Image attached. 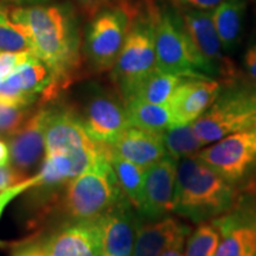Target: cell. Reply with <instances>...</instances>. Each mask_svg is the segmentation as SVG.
I'll use <instances>...</instances> for the list:
<instances>
[{"instance_id":"obj_5","label":"cell","mask_w":256,"mask_h":256,"mask_svg":"<svg viewBox=\"0 0 256 256\" xmlns=\"http://www.w3.org/2000/svg\"><path fill=\"white\" fill-rule=\"evenodd\" d=\"M156 69L171 75L212 78V70L188 37L182 17L165 8L154 14Z\"/></svg>"},{"instance_id":"obj_4","label":"cell","mask_w":256,"mask_h":256,"mask_svg":"<svg viewBox=\"0 0 256 256\" xmlns=\"http://www.w3.org/2000/svg\"><path fill=\"white\" fill-rule=\"evenodd\" d=\"M192 127L204 146L256 127V86L236 83L222 88L206 113L192 122Z\"/></svg>"},{"instance_id":"obj_20","label":"cell","mask_w":256,"mask_h":256,"mask_svg":"<svg viewBox=\"0 0 256 256\" xmlns=\"http://www.w3.org/2000/svg\"><path fill=\"white\" fill-rule=\"evenodd\" d=\"M186 78L171 75L156 69L154 72L140 81L124 101L142 100L156 104H168L178 86Z\"/></svg>"},{"instance_id":"obj_19","label":"cell","mask_w":256,"mask_h":256,"mask_svg":"<svg viewBox=\"0 0 256 256\" xmlns=\"http://www.w3.org/2000/svg\"><path fill=\"white\" fill-rule=\"evenodd\" d=\"M112 148L116 154L144 168H148L168 156L162 133L148 132L133 126L128 127L112 144Z\"/></svg>"},{"instance_id":"obj_7","label":"cell","mask_w":256,"mask_h":256,"mask_svg":"<svg viewBox=\"0 0 256 256\" xmlns=\"http://www.w3.org/2000/svg\"><path fill=\"white\" fill-rule=\"evenodd\" d=\"M156 69L154 16L138 17L130 25L112 78L124 98Z\"/></svg>"},{"instance_id":"obj_12","label":"cell","mask_w":256,"mask_h":256,"mask_svg":"<svg viewBox=\"0 0 256 256\" xmlns=\"http://www.w3.org/2000/svg\"><path fill=\"white\" fill-rule=\"evenodd\" d=\"M102 256H133L142 220L127 197L98 218Z\"/></svg>"},{"instance_id":"obj_33","label":"cell","mask_w":256,"mask_h":256,"mask_svg":"<svg viewBox=\"0 0 256 256\" xmlns=\"http://www.w3.org/2000/svg\"><path fill=\"white\" fill-rule=\"evenodd\" d=\"M244 68L247 74L256 86V42L248 48L247 52L244 54Z\"/></svg>"},{"instance_id":"obj_16","label":"cell","mask_w":256,"mask_h":256,"mask_svg":"<svg viewBox=\"0 0 256 256\" xmlns=\"http://www.w3.org/2000/svg\"><path fill=\"white\" fill-rule=\"evenodd\" d=\"M182 20L194 48L212 70L214 75L228 72V64L223 57L224 49L214 24L212 10L183 8Z\"/></svg>"},{"instance_id":"obj_27","label":"cell","mask_w":256,"mask_h":256,"mask_svg":"<svg viewBox=\"0 0 256 256\" xmlns=\"http://www.w3.org/2000/svg\"><path fill=\"white\" fill-rule=\"evenodd\" d=\"M32 113L30 107L0 104V136L10 138L17 133Z\"/></svg>"},{"instance_id":"obj_26","label":"cell","mask_w":256,"mask_h":256,"mask_svg":"<svg viewBox=\"0 0 256 256\" xmlns=\"http://www.w3.org/2000/svg\"><path fill=\"white\" fill-rule=\"evenodd\" d=\"M220 241V235L215 224L200 223L188 236L184 256H215Z\"/></svg>"},{"instance_id":"obj_24","label":"cell","mask_w":256,"mask_h":256,"mask_svg":"<svg viewBox=\"0 0 256 256\" xmlns=\"http://www.w3.org/2000/svg\"><path fill=\"white\" fill-rule=\"evenodd\" d=\"M166 152L176 160L197 156L204 145L194 132L192 124H174L162 133Z\"/></svg>"},{"instance_id":"obj_17","label":"cell","mask_w":256,"mask_h":256,"mask_svg":"<svg viewBox=\"0 0 256 256\" xmlns=\"http://www.w3.org/2000/svg\"><path fill=\"white\" fill-rule=\"evenodd\" d=\"M48 256H102L98 218L72 222L46 238Z\"/></svg>"},{"instance_id":"obj_35","label":"cell","mask_w":256,"mask_h":256,"mask_svg":"<svg viewBox=\"0 0 256 256\" xmlns=\"http://www.w3.org/2000/svg\"><path fill=\"white\" fill-rule=\"evenodd\" d=\"M183 248H184V243H178V244H174L172 246V247L166 249V250L160 256H184Z\"/></svg>"},{"instance_id":"obj_1","label":"cell","mask_w":256,"mask_h":256,"mask_svg":"<svg viewBox=\"0 0 256 256\" xmlns=\"http://www.w3.org/2000/svg\"><path fill=\"white\" fill-rule=\"evenodd\" d=\"M31 37L32 52L49 66L60 90L81 62V40L72 11L66 5H30L8 12Z\"/></svg>"},{"instance_id":"obj_10","label":"cell","mask_w":256,"mask_h":256,"mask_svg":"<svg viewBox=\"0 0 256 256\" xmlns=\"http://www.w3.org/2000/svg\"><path fill=\"white\" fill-rule=\"evenodd\" d=\"M78 114L87 133L98 142L112 145L130 127L124 98L102 88L92 89Z\"/></svg>"},{"instance_id":"obj_37","label":"cell","mask_w":256,"mask_h":256,"mask_svg":"<svg viewBox=\"0 0 256 256\" xmlns=\"http://www.w3.org/2000/svg\"><path fill=\"white\" fill-rule=\"evenodd\" d=\"M6 2H11V4L16 5H38L40 2H46V0H4Z\"/></svg>"},{"instance_id":"obj_8","label":"cell","mask_w":256,"mask_h":256,"mask_svg":"<svg viewBox=\"0 0 256 256\" xmlns=\"http://www.w3.org/2000/svg\"><path fill=\"white\" fill-rule=\"evenodd\" d=\"M198 158L236 185L256 171V127L230 134L202 148Z\"/></svg>"},{"instance_id":"obj_25","label":"cell","mask_w":256,"mask_h":256,"mask_svg":"<svg viewBox=\"0 0 256 256\" xmlns=\"http://www.w3.org/2000/svg\"><path fill=\"white\" fill-rule=\"evenodd\" d=\"M32 51V42L23 25L16 23L0 4V52Z\"/></svg>"},{"instance_id":"obj_2","label":"cell","mask_w":256,"mask_h":256,"mask_svg":"<svg viewBox=\"0 0 256 256\" xmlns=\"http://www.w3.org/2000/svg\"><path fill=\"white\" fill-rule=\"evenodd\" d=\"M235 203V185L203 160L197 156L179 160L172 212L200 224L222 216Z\"/></svg>"},{"instance_id":"obj_28","label":"cell","mask_w":256,"mask_h":256,"mask_svg":"<svg viewBox=\"0 0 256 256\" xmlns=\"http://www.w3.org/2000/svg\"><path fill=\"white\" fill-rule=\"evenodd\" d=\"M34 56L36 55L32 51L0 52V82L8 78L22 64L28 62Z\"/></svg>"},{"instance_id":"obj_13","label":"cell","mask_w":256,"mask_h":256,"mask_svg":"<svg viewBox=\"0 0 256 256\" xmlns=\"http://www.w3.org/2000/svg\"><path fill=\"white\" fill-rule=\"evenodd\" d=\"M178 160L168 154L146 168L138 214L142 222L168 216L174 210Z\"/></svg>"},{"instance_id":"obj_21","label":"cell","mask_w":256,"mask_h":256,"mask_svg":"<svg viewBox=\"0 0 256 256\" xmlns=\"http://www.w3.org/2000/svg\"><path fill=\"white\" fill-rule=\"evenodd\" d=\"M246 5V0H226L212 10L214 24L224 51H232L238 43Z\"/></svg>"},{"instance_id":"obj_30","label":"cell","mask_w":256,"mask_h":256,"mask_svg":"<svg viewBox=\"0 0 256 256\" xmlns=\"http://www.w3.org/2000/svg\"><path fill=\"white\" fill-rule=\"evenodd\" d=\"M11 256H48L46 240H28L16 244Z\"/></svg>"},{"instance_id":"obj_14","label":"cell","mask_w":256,"mask_h":256,"mask_svg":"<svg viewBox=\"0 0 256 256\" xmlns=\"http://www.w3.org/2000/svg\"><path fill=\"white\" fill-rule=\"evenodd\" d=\"M46 107L38 108L23 127L8 138L10 165L25 178H30V174L37 168L40 170L46 159Z\"/></svg>"},{"instance_id":"obj_18","label":"cell","mask_w":256,"mask_h":256,"mask_svg":"<svg viewBox=\"0 0 256 256\" xmlns=\"http://www.w3.org/2000/svg\"><path fill=\"white\" fill-rule=\"evenodd\" d=\"M191 229L174 217L142 222L138 232L133 256H160L166 249L185 243Z\"/></svg>"},{"instance_id":"obj_6","label":"cell","mask_w":256,"mask_h":256,"mask_svg":"<svg viewBox=\"0 0 256 256\" xmlns=\"http://www.w3.org/2000/svg\"><path fill=\"white\" fill-rule=\"evenodd\" d=\"M46 154L72 156L89 168L107 154L110 145L89 136L75 108L58 104L46 107Z\"/></svg>"},{"instance_id":"obj_15","label":"cell","mask_w":256,"mask_h":256,"mask_svg":"<svg viewBox=\"0 0 256 256\" xmlns=\"http://www.w3.org/2000/svg\"><path fill=\"white\" fill-rule=\"evenodd\" d=\"M220 89L214 78H186L176 89L168 108L174 124H192L214 104Z\"/></svg>"},{"instance_id":"obj_9","label":"cell","mask_w":256,"mask_h":256,"mask_svg":"<svg viewBox=\"0 0 256 256\" xmlns=\"http://www.w3.org/2000/svg\"><path fill=\"white\" fill-rule=\"evenodd\" d=\"M130 19L124 10H102L89 24L84 52L92 68L98 72L113 69L122 49Z\"/></svg>"},{"instance_id":"obj_31","label":"cell","mask_w":256,"mask_h":256,"mask_svg":"<svg viewBox=\"0 0 256 256\" xmlns=\"http://www.w3.org/2000/svg\"><path fill=\"white\" fill-rule=\"evenodd\" d=\"M28 178H25L19 174L18 171L10 166H0V191L6 190V188L14 186V185L22 183V182L26 180Z\"/></svg>"},{"instance_id":"obj_36","label":"cell","mask_w":256,"mask_h":256,"mask_svg":"<svg viewBox=\"0 0 256 256\" xmlns=\"http://www.w3.org/2000/svg\"><path fill=\"white\" fill-rule=\"evenodd\" d=\"M78 2L86 8H98L107 4L110 0H78Z\"/></svg>"},{"instance_id":"obj_32","label":"cell","mask_w":256,"mask_h":256,"mask_svg":"<svg viewBox=\"0 0 256 256\" xmlns=\"http://www.w3.org/2000/svg\"><path fill=\"white\" fill-rule=\"evenodd\" d=\"M183 8L200 10V11H211L217 6L223 4L226 0H172Z\"/></svg>"},{"instance_id":"obj_23","label":"cell","mask_w":256,"mask_h":256,"mask_svg":"<svg viewBox=\"0 0 256 256\" xmlns=\"http://www.w3.org/2000/svg\"><path fill=\"white\" fill-rule=\"evenodd\" d=\"M108 159H110L112 168L114 170L124 194L136 206V209H138L140 200H142L146 168L116 154L112 148V145Z\"/></svg>"},{"instance_id":"obj_34","label":"cell","mask_w":256,"mask_h":256,"mask_svg":"<svg viewBox=\"0 0 256 256\" xmlns=\"http://www.w3.org/2000/svg\"><path fill=\"white\" fill-rule=\"evenodd\" d=\"M10 162H11V156H10L8 144L0 140V166L2 168L10 166Z\"/></svg>"},{"instance_id":"obj_29","label":"cell","mask_w":256,"mask_h":256,"mask_svg":"<svg viewBox=\"0 0 256 256\" xmlns=\"http://www.w3.org/2000/svg\"><path fill=\"white\" fill-rule=\"evenodd\" d=\"M40 176L37 174L32 176L30 178H28L26 180L22 182V183H18L14 185V186L6 188V190L0 191V217H2V212H4V210L6 209V206H8L16 197L20 196L23 192H25L26 190H30L32 186L37 185L38 182H40Z\"/></svg>"},{"instance_id":"obj_22","label":"cell","mask_w":256,"mask_h":256,"mask_svg":"<svg viewBox=\"0 0 256 256\" xmlns=\"http://www.w3.org/2000/svg\"><path fill=\"white\" fill-rule=\"evenodd\" d=\"M130 126L154 133H164L174 126L171 110L166 104H156L142 100L124 102Z\"/></svg>"},{"instance_id":"obj_3","label":"cell","mask_w":256,"mask_h":256,"mask_svg":"<svg viewBox=\"0 0 256 256\" xmlns=\"http://www.w3.org/2000/svg\"><path fill=\"white\" fill-rule=\"evenodd\" d=\"M108 154L72 179L66 188L60 202L63 214L70 223L98 218L126 197Z\"/></svg>"},{"instance_id":"obj_11","label":"cell","mask_w":256,"mask_h":256,"mask_svg":"<svg viewBox=\"0 0 256 256\" xmlns=\"http://www.w3.org/2000/svg\"><path fill=\"white\" fill-rule=\"evenodd\" d=\"M211 222L220 235L215 256H256L255 198H242Z\"/></svg>"}]
</instances>
